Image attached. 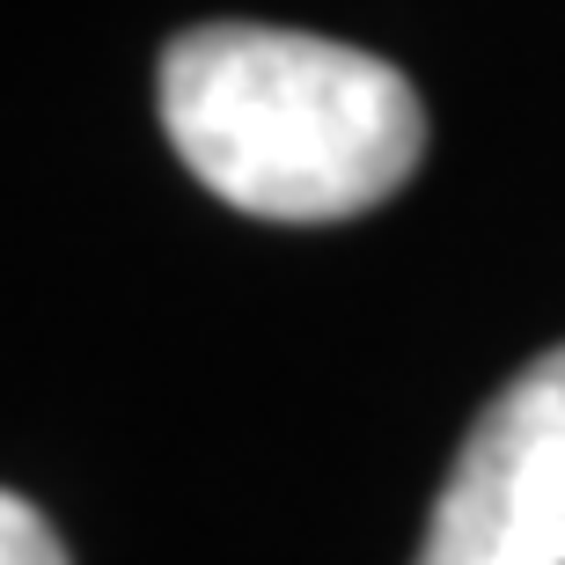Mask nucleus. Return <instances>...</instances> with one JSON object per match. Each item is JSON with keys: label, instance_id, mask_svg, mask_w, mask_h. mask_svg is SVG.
<instances>
[{"label": "nucleus", "instance_id": "obj_3", "mask_svg": "<svg viewBox=\"0 0 565 565\" xmlns=\"http://www.w3.org/2000/svg\"><path fill=\"white\" fill-rule=\"evenodd\" d=\"M0 565H74V558H66V544L52 536V522H44L22 492L0 500Z\"/></svg>", "mask_w": 565, "mask_h": 565}, {"label": "nucleus", "instance_id": "obj_2", "mask_svg": "<svg viewBox=\"0 0 565 565\" xmlns=\"http://www.w3.org/2000/svg\"><path fill=\"white\" fill-rule=\"evenodd\" d=\"M412 565H565V345L529 360L462 434Z\"/></svg>", "mask_w": 565, "mask_h": 565}, {"label": "nucleus", "instance_id": "obj_1", "mask_svg": "<svg viewBox=\"0 0 565 565\" xmlns=\"http://www.w3.org/2000/svg\"><path fill=\"white\" fill-rule=\"evenodd\" d=\"M162 132L213 199L257 221H353L412 184L426 104L390 60L273 22L169 38Z\"/></svg>", "mask_w": 565, "mask_h": 565}]
</instances>
